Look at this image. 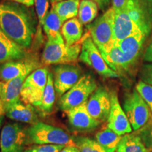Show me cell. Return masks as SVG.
I'll return each instance as SVG.
<instances>
[{
  "label": "cell",
  "mask_w": 152,
  "mask_h": 152,
  "mask_svg": "<svg viewBox=\"0 0 152 152\" xmlns=\"http://www.w3.org/2000/svg\"><path fill=\"white\" fill-rule=\"evenodd\" d=\"M37 22L30 7L13 1L0 3V27L7 37L25 49L33 43Z\"/></svg>",
  "instance_id": "obj_1"
},
{
  "label": "cell",
  "mask_w": 152,
  "mask_h": 152,
  "mask_svg": "<svg viewBox=\"0 0 152 152\" xmlns=\"http://www.w3.org/2000/svg\"><path fill=\"white\" fill-rule=\"evenodd\" d=\"M114 16L115 11L111 7L94 22L87 25L90 37L101 54L107 52L115 44L113 35Z\"/></svg>",
  "instance_id": "obj_2"
},
{
  "label": "cell",
  "mask_w": 152,
  "mask_h": 152,
  "mask_svg": "<svg viewBox=\"0 0 152 152\" xmlns=\"http://www.w3.org/2000/svg\"><path fill=\"white\" fill-rule=\"evenodd\" d=\"M27 134L30 142L39 145L56 144L76 147L73 138L61 128L39 121L28 129Z\"/></svg>",
  "instance_id": "obj_3"
},
{
  "label": "cell",
  "mask_w": 152,
  "mask_h": 152,
  "mask_svg": "<svg viewBox=\"0 0 152 152\" xmlns=\"http://www.w3.org/2000/svg\"><path fill=\"white\" fill-rule=\"evenodd\" d=\"M82 41L72 46H67L65 42L47 40L42 55V63L44 65L49 66L68 64L76 61L81 52Z\"/></svg>",
  "instance_id": "obj_4"
},
{
  "label": "cell",
  "mask_w": 152,
  "mask_h": 152,
  "mask_svg": "<svg viewBox=\"0 0 152 152\" xmlns=\"http://www.w3.org/2000/svg\"><path fill=\"white\" fill-rule=\"evenodd\" d=\"M97 89L94 77L84 75L74 86L66 92L59 99V108L63 111L77 107L88 101V99Z\"/></svg>",
  "instance_id": "obj_5"
},
{
  "label": "cell",
  "mask_w": 152,
  "mask_h": 152,
  "mask_svg": "<svg viewBox=\"0 0 152 152\" xmlns=\"http://www.w3.org/2000/svg\"><path fill=\"white\" fill-rule=\"evenodd\" d=\"M123 109L132 130L135 131L145 126L151 117V110L136 89L126 95Z\"/></svg>",
  "instance_id": "obj_6"
},
{
  "label": "cell",
  "mask_w": 152,
  "mask_h": 152,
  "mask_svg": "<svg viewBox=\"0 0 152 152\" xmlns=\"http://www.w3.org/2000/svg\"><path fill=\"white\" fill-rule=\"evenodd\" d=\"M79 59L86 65L92 68L102 77L106 78H115L119 76L116 72L112 70L106 64L90 35L86 36L82 41V48Z\"/></svg>",
  "instance_id": "obj_7"
},
{
  "label": "cell",
  "mask_w": 152,
  "mask_h": 152,
  "mask_svg": "<svg viewBox=\"0 0 152 152\" xmlns=\"http://www.w3.org/2000/svg\"><path fill=\"white\" fill-rule=\"evenodd\" d=\"M48 74L47 68H42L28 75L20 93V99L23 103L38 107L46 87Z\"/></svg>",
  "instance_id": "obj_8"
},
{
  "label": "cell",
  "mask_w": 152,
  "mask_h": 152,
  "mask_svg": "<svg viewBox=\"0 0 152 152\" xmlns=\"http://www.w3.org/2000/svg\"><path fill=\"white\" fill-rule=\"evenodd\" d=\"M82 70L71 64H58L54 68V85L57 96L61 98L81 78Z\"/></svg>",
  "instance_id": "obj_9"
},
{
  "label": "cell",
  "mask_w": 152,
  "mask_h": 152,
  "mask_svg": "<svg viewBox=\"0 0 152 152\" xmlns=\"http://www.w3.org/2000/svg\"><path fill=\"white\" fill-rule=\"evenodd\" d=\"M27 133L18 123H7L0 134V152H23Z\"/></svg>",
  "instance_id": "obj_10"
},
{
  "label": "cell",
  "mask_w": 152,
  "mask_h": 152,
  "mask_svg": "<svg viewBox=\"0 0 152 152\" xmlns=\"http://www.w3.org/2000/svg\"><path fill=\"white\" fill-rule=\"evenodd\" d=\"M127 11L146 36L152 31V0H129Z\"/></svg>",
  "instance_id": "obj_11"
},
{
  "label": "cell",
  "mask_w": 152,
  "mask_h": 152,
  "mask_svg": "<svg viewBox=\"0 0 152 152\" xmlns=\"http://www.w3.org/2000/svg\"><path fill=\"white\" fill-rule=\"evenodd\" d=\"M111 107V94L103 87H97L87 102V111L94 119L101 123L108 119Z\"/></svg>",
  "instance_id": "obj_12"
},
{
  "label": "cell",
  "mask_w": 152,
  "mask_h": 152,
  "mask_svg": "<svg viewBox=\"0 0 152 152\" xmlns=\"http://www.w3.org/2000/svg\"><path fill=\"white\" fill-rule=\"evenodd\" d=\"M111 107L107 119V127L118 135L129 134L132 130V126L115 92L111 94Z\"/></svg>",
  "instance_id": "obj_13"
},
{
  "label": "cell",
  "mask_w": 152,
  "mask_h": 152,
  "mask_svg": "<svg viewBox=\"0 0 152 152\" xmlns=\"http://www.w3.org/2000/svg\"><path fill=\"white\" fill-rule=\"evenodd\" d=\"M70 125L76 130L90 131L96 128L101 122L94 119L87 109V102L66 111Z\"/></svg>",
  "instance_id": "obj_14"
},
{
  "label": "cell",
  "mask_w": 152,
  "mask_h": 152,
  "mask_svg": "<svg viewBox=\"0 0 152 152\" xmlns=\"http://www.w3.org/2000/svg\"><path fill=\"white\" fill-rule=\"evenodd\" d=\"M28 75L21 76L8 81L0 80V99L4 112L10 106L20 101V93Z\"/></svg>",
  "instance_id": "obj_15"
},
{
  "label": "cell",
  "mask_w": 152,
  "mask_h": 152,
  "mask_svg": "<svg viewBox=\"0 0 152 152\" xmlns=\"http://www.w3.org/2000/svg\"><path fill=\"white\" fill-rule=\"evenodd\" d=\"M140 33H142L141 30L131 18L127 10L115 12L113 35L115 44L131 35Z\"/></svg>",
  "instance_id": "obj_16"
},
{
  "label": "cell",
  "mask_w": 152,
  "mask_h": 152,
  "mask_svg": "<svg viewBox=\"0 0 152 152\" xmlns=\"http://www.w3.org/2000/svg\"><path fill=\"white\" fill-rule=\"evenodd\" d=\"M146 37L147 36L144 34L140 33L125 38L116 44L122 51L130 67H132L137 61Z\"/></svg>",
  "instance_id": "obj_17"
},
{
  "label": "cell",
  "mask_w": 152,
  "mask_h": 152,
  "mask_svg": "<svg viewBox=\"0 0 152 152\" xmlns=\"http://www.w3.org/2000/svg\"><path fill=\"white\" fill-rule=\"evenodd\" d=\"M37 67L33 61H11L0 66V80L8 81L10 80L28 75Z\"/></svg>",
  "instance_id": "obj_18"
},
{
  "label": "cell",
  "mask_w": 152,
  "mask_h": 152,
  "mask_svg": "<svg viewBox=\"0 0 152 152\" xmlns=\"http://www.w3.org/2000/svg\"><path fill=\"white\" fill-rule=\"evenodd\" d=\"M25 56V49L7 37L0 27V63L20 60Z\"/></svg>",
  "instance_id": "obj_19"
},
{
  "label": "cell",
  "mask_w": 152,
  "mask_h": 152,
  "mask_svg": "<svg viewBox=\"0 0 152 152\" xmlns=\"http://www.w3.org/2000/svg\"><path fill=\"white\" fill-rule=\"evenodd\" d=\"M6 115L13 121L34 123L38 122L37 115L32 105L20 102L14 104L5 111Z\"/></svg>",
  "instance_id": "obj_20"
},
{
  "label": "cell",
  "mask_w": 152,
  "mask_h": 152,
  "mask_svg": "<svg viewBox=\"0 0 152 152\" xmlns=\"http://www.w3.org/2000/svg\"><path fill=\"white\" fill-rule=\"evenodd\" d=\"M63 24L64 23L57 15L54 8L52 7L43 26V30L49 41L58 43L65 42L61 34Z\"/></svg>",
  "instance_id": "obj_21"
},
{
  "label": "cell",
  "mask_w": 152,
  "mask_h": 152,
  "mask_svg": "<svg viewBox=\"0 0 152 152\" xmlns=\"http://www.w3.org/2000/svg\"><path fill=\"white\" fill-rule=\"evenodd\" d=\"M83 24L78 18H71L63 24L61 34L67 46H72L79 42L83 36Z\"/></svg>",
  "instance_id": "obj_22"
},
{
  "label": "cell",
  "mask_w": 152,
  "mask_h": 152,
  "mask_svg": "<svg viewBox=\"0 0 152 152\" xmlns=\"http://www.w3.org/2000/svg\"><path fill=\"white\" fill-rule=\"evenodd\" d=\"M95 137L106 152H115L122 137L106 127L99 131Z\"/></svg>",
  "instance_id": "obj_23"
},
{
  "label": "cell",
  "mask_w": 152,
  "mask_h": 152,
  "mask_svg": "<svg viewBox=\"0 0 152 152\" xmlns=\"http://www.w3.org/2000/svg\"><path fill=\"white\" fill-rule=\"evenodd\" d=\"M81 0H64L54 3L52 7L63 23L75 18L78 15V9Z\"/></svg>",
  "instance_id": "obj_24"
},
{
  "label": "cell",
  "mask_w": 152,
  "mask_h": 152,
  "mask_svg": "<svg viewBox=\"0 0 152 152\" xmlns=\"http://www.w3.org/2000/svg\"><path fill=\"white\" fill-rule=\"evenodd\" d=\"M55 92L54 76L52 73H49L46 87L39 106L37 108L43 115H48L52 113L55 101Z\"/></svg>",
  "instance_id": "obj_25"
},
{
  "label": "cell",
  "mask_w": 152,
  "mask_h": 152,
  "mask_svg": "<svg viewBox=\"0 0 152 152\" xmlns=\"http://www.w3.org/2000/svg\"><path fill=\"white\" fill-rule=\"evenodd\" d=\"M116 152H150L140 137L126 134L121 137Z\"/></svg>",
  "instance_id": "obj_26"
},
{
  "label": "cell",
  "mask_w": 152,
  "mask_h": 152,
  "mask_svg": "<svg viewBox=\"0 0 152 152\" xmlns=\"http://www.w3.org/2000/svg\"><path fill=\"white\" fill-rule=\"evenodd\" d=\"M99 7L92 0H81L78 9V19L83 25H89L97 16Z\"/></svg>",
  "instance_id": "obj_27"
},
{
  "label": "cell",
  "mask_w": 152,
  "mask_h": 152,
  "mask_svg": "<svg viewBox=\"0 0 152 152\" xmlns=\"http://www.w3.org/2000/svg\"><path fill=\"white\" fill-rule=\"evenodd\" d=\"M76 147L80 152H106L96 141L86 137L73 138Z\"/></svg>",
  "instance_id": "obj_28"
},
{
  "label": "cell",
  "mask_w": 152,
  "mask_h": 152,
  "mask_svg": "<svg viewBox=\"0 0 152 152\" xmlns=\"http://www.w3.org/2000/svg\"><path fill=\"white\" fill-rule=\"evenodd\" d=\"M35 4L38 19V26L36 34L42 36V27L43 28L44 23L49 13V4L48 0H35Z\"/></svg>",
  "instance_id": "obj_29"
},
{
  "label": "cell",
  "mask_w": 152,
  "mask_h": 152,
  "mask_svg": "<svg viewBox=\"0 0 152 152\" xmlns=\"http://www.w3.org/2000/svg\"><path fill=\"white\" fill-rule=\"evenodd\" d=\"M136 90L141 95L143 99L145 101L152 113V86L147 84L143 81H140L136 85Z\"/></svg>",
  "instance_id": "obj_30"
},
{
  "label": "cell",
  "mask_w": 152,
  "mask_h": 152,
  "mask_svg": "<svg viewBox=\"0 0 152 152\" xmlns=\"http://www.w3.org/2000/svg\"><path fill=\"white\" fill-rule=\"evenodd\" d=\"M65 147L56 144H42L36 147L29 148L25 152H59Z\"/></svg>",
  "instance_id": "obj_31"
},
{
  "label": "cell",
  "mask_w": 152,
  "mask_h": 152,
  "mask_svg": "<svg viewBox=\"0 0 152 152\" xmlns=\"http://www.w3.org/2000/svg\"><path fill=\"white\" fill-rule=\"evenodd\" d=\"M142 81L152 86V64L144 65L141 73Z\"/></svg>",
  "instance_id": "obj_32"
},
{
  "label": "cell",
  "mask_w": 152,
  "mask_h": 152,
  "mask_svg": "<svg viewBox=\"0 0 152 152\" xmlns=\"http://www.w3.org/2000/svg\"><path fill=\"white\" fill-rule=\"evenodd\" d=\"M129 0H111L112 8L115 12L125 11L128 9Z\"/></svg>",
  "instance_id": "obj_33"
},
{
  "label": "cell",
  "mask_w": 152,
  "mask_h": 152,
  "mask_svg": "<svg viewBox=\"0 0 152 152\" xmlns=\"http://www.w3.org/2000/svg\"><path fill=\"white\" fill-rule=\"evenodd\" d=\"M94 2L97 4L99 8L102 11H106L108 9H109V5L111 0H92Z\"/></svg>",
  "instance_id": "obj_34"
},
{
  "label": "cell",
  "mask_w": 152,
  "mask_h": 152,
  "mask_svg": "<svg viewBox=\"0 0 152 152\" xmlns=\"http://www.w3.org/2000/svg\"><path fill=\"white\" fill-rule=\"evenodd\" d=\"M144 61L152 63V39L147 47L146 52L144 55Z\"/></svg>",
  "instance_id": "obj_35"
},
{
  "label": "cell",
  "mask_w": 152,
  "mask_h": 152,
  "mask_svg": "<svg viewBox=\"0 0 152 152\" xmlns=\"http://www.w3.org/2000/svg\"><path fill=\"white\" fill-rule=\"evenodd\" d=\"M11 1L21 4L26 6L28 7H32L35 4V0H11Z\"/></svg>",
  "instance_id": "obj_36"
},
{
  "label": "cell",
  "mask_w": 152,
  "mask_h": 152,
  "mask_svg": "<svg viewBox=\"0 0 152 152\" xmlns=\"http://www.w3.org/2000/svg\"><path fill=\"white\" fill-rule=\"evenodd\" d=\"M59 152H80L77 147H73V146H69V147H65L61 150Z\"/></svg>",
  "instance_id": "obj_37"
},
{
  "label": "cell",
  "mask_w": 152,
  "mask_h": 152,
  "mask_svg": "<svg viewBox=\"0 0 152 152\" xmlns=\"http://www.w3.org/2000/svg\"><path fill=\"white\" fill-rule=\"evenodd\" d=\"M4 112V109L3 106H2V103H1V101L0 99V115H3Z\"/></svg>",
  "instance_id": "obj_38"
},
{
  "label": "cell",
  "mask_w": 152,
  "mask_h": 152,
  "mask_svg": "<svg viewBox=\"0 0 152 152\" xmlns=\"http://www.w3.org/2000/svg\"><path fill=\"white\" fill-rule=\"evenodd\" d=\"M3 121V115H0V128H1V123Z\"/></svg>",
  "instance_id": "obj_39"
},
{
  "label": "cell",
  "mask_w": 152,
  "mask_h": 152,
  "mask_svg": "<svg viewBox=\"0 0 152 152\" xmlns=\"http://www.w3.org/2000/svg\"><path fill=\"white\" fill-rule=\"evenodd\" d=\"M54 4V3H56V2H58V1H64V0H50Z\"/></svg>",
  "instance_id": "obj_40"
},
{
  "label": "cell",
  "mask_w": 152,
  "mask_h": 152,
  "mask_svg": "<svg viewBox=\"0 0 152 152\" xmlns=\"http://www.w3.org/2000/svg\"><path fill=\"white\" fill-rule=\"evenodd\" d=\"M151 142H152V130H151Z\"/></svg>",
  "instance_id": "obj_41"
}]
</instances>
